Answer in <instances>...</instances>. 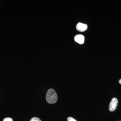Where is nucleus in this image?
<instances>
[{
    "instance_id": "f257e3e1",
    "label": "nucleus",
    "mask_w": 121,
    "mask_h": 121,
    "mask_svg": "<svg viewBox=\"0 0 121 121\" xmlns=\"http://www.w3.org/2000/svg\"><path fill=\"white\" fill-rule=\"evenodd\" d=\"M46 99L49 104H54L57 102L58 96L54 89H50L48 91L46 94Z\"/></svg>"
},
{
    "instance_id": "f03ea898",
    "label": "nucleus",
    "mask_w": 121,
    "mask_h": 121,
    "mask_svg": "<svg viewBox=\"0 0 121 121\" xmlns=\"http://www.w3.org/2000/svg\"><path fill=\"white\" fill-rule=\"evenodd\" d=\"M118 103V101L117 98H114L112 99L109 105L110 111L113 112L116 109Z\"/></svg>"
},
{
    "instance_id": "7ed1b4c3",
    "label": "nucleus",
    "mask_w": 121,
    "mask_h": 121,
    "mask_svg": "<svg viewBox=\"0 0 121 121\" xmlns=\"http://www.w3.org/2000/svg\"><path fill=\"white\" fill-rule=\"evenodd\" d=\"M87 27L88 26L87 25L82 23H78L76 26V29L78 31L82 32L86 30L87 29Z\"/></svg>"
},
{
    "instance_id": "20e7f679",
    "label": "nucleus",
    "mask_w": 121,
    "mask_h": 121,
    "mask_svg": "<svg viewBox=\"0 0 121 121\" xmlns=\"http://www.w3.org/2000/svg\"><path fill=\"white\" fill-rule=\"evenodd\" d=\"M74 40L76 42L80 44H82L84 42V37L82 35H76L74 37Z\"/></svg>"
},
{
    "instance_id": "39448f33",
    "label": "nucleus",
    "mask_w": 121,
    "mask_h": 121,
    "mask_svg": "<svg viewBox=\"0 0 121 121\" xmlns=\"http://www.w3.org/2000/svg\"><path fill=\"white\" fill-rule=\"evenodd\" d=\"M30 121H41L39 118L36 117H34L32 118L31 119Z\"/></svg>"
},
{
    "instance_id": "423d86ee",
    "label": "nucleus",
    "mask_w": 121,
    "mask_h": 121,
    "mask_svg": "<svg viewBox=\"0 0 121 121\" xmlns=\"http://www.w3.org/2000/svg\"><path fill=\"white\" fill-rule=\"evenodd\" d=\"M3 121H13V120L11 118L7 117L5 118Z\"/></svg>"
},
{
    "instance_id": "0eeeda50",
    "label": "nucleus",
    "mask_w": 121,
    "mask_h": 121,
    "mask_svg": "<svg viewBox=\"0 0 121 121\" xmlns=\"http://www.w3.org/2000/svg\"><path fill=\"white\" fill-rule=\"evenodd\" d=\"M67 121H77L75 119L72 117H68L67 118Z\"/></svg>"
},
{
    "instance_id": "6e6552de",
    "label": "nucleus",
    "mask_w": 121,
    "mask_h": 121,
    "mask_svg": "<svg viewBox=\"0 0 121 121\" xmlns=\"http://www.w3.org/2000/svg\"><path fill=\"white\" fill-rule=\"evenodd\" d=\"M119 83L121 84V79H120V80H119Z\"/></svg>"
}]
</instances>
